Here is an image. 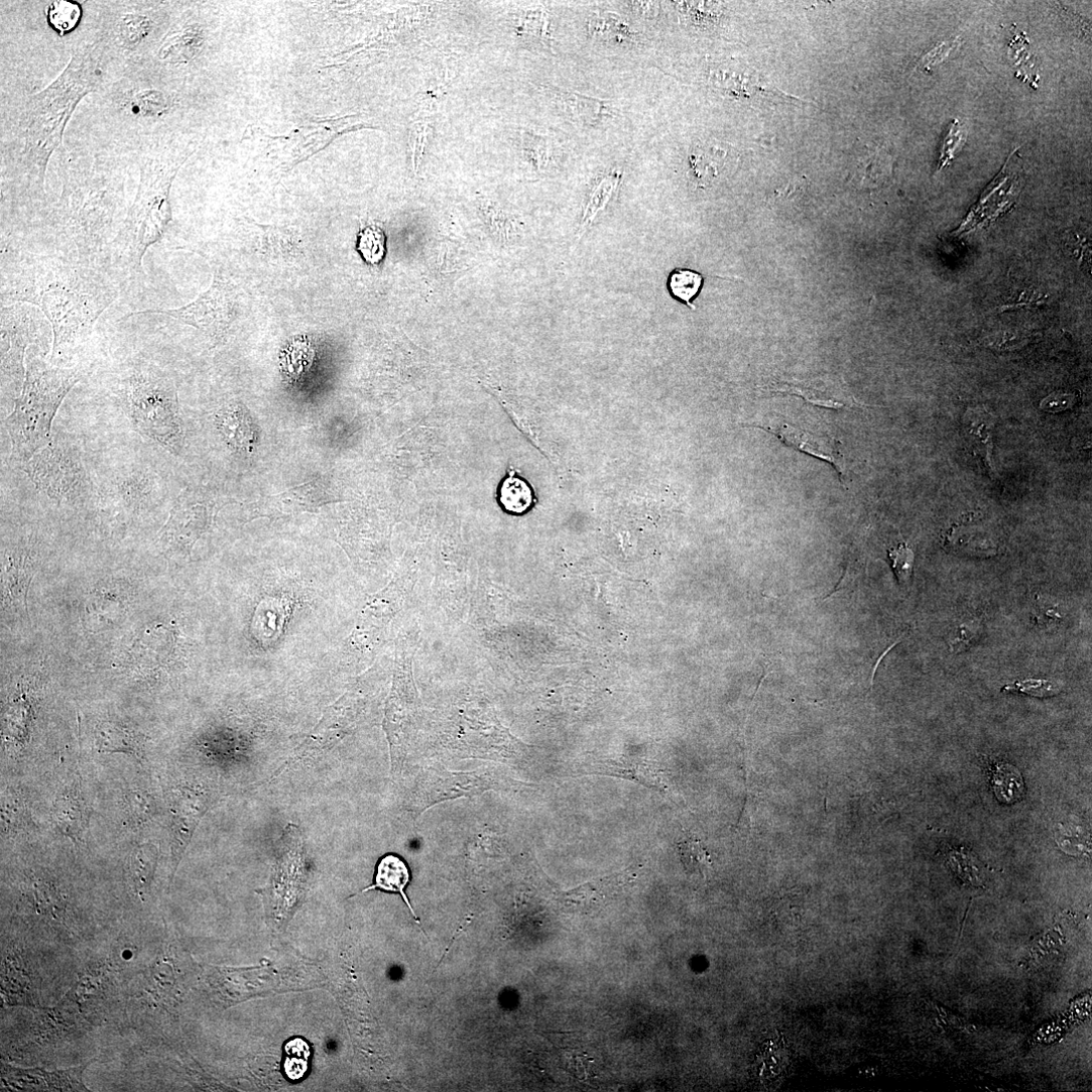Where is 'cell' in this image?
<instances>
[{
    "instance_id": "ee69618b",
    "label": "cell",
    "mask_w": 1092,
    "mask_h": 1092,
    "mask_svg": "<svg viewBox=\"0 0 1092 1092\" xmlns=\"http://www.w3.org/2000/svg\"><path fill=\"white\" fill-rule=\"evenodd\" d=\"M1023 343L1021 336L1014 333H999L998 335L991 336L988 340V345L998 349H1010V347H1016Z\"/></svg>"
},
{
    "instance_id": "74e56055",
    "label": "cell",
    "mask_w": 1092,
    "mask_h": 1092,
    "mask_svg": "<svg viewBox=\"0 0 1092 1092\" xmlns=\"http://www.w3.org/2000/svg\"><path fill=\"white\" fill-rule=\"evenodd\" d=\"M88 1065L89 1063L73 1069L56 1071L52 1073L42 1071V1073L45 1077V1081L47 1082L49 1090L88 1091V1089L82 1082V1074Z\"/></svg>"
},
{
    "instance_id": "484cf974",
    "label": "cell",
    "mask_w": 1092,
    "mask_h": 1092,
    "mask_svg": "<svg viewBox=\"0 0 1092 1092\" xmlns=\"http://www.w3.org/2000/svg\"><path fill=\"white\" fill-rule=\"evenodd\" d=\"M158 847L152 843L135 848L130 858V875L134 889L144 895L150 889L158 865Z\"/></svg>"
},
{
    "instance_id": "f546056e",
    "label": "cell",
    "mask_w": 1092,
    "mask_h": 1092,
    "mask_svg": "<svg viewBox=\"0 0 1092 1092\" xmlns=\"http://www.w3.org/2000/svg\"><path fill=\"white\" fill-rule=\"evenodd\" d=\"M46 16L50 27L60 36H65L79 25L82 9L78 3L58 0L48 7Z\"/></svg>"
},
{
    "instance_id": "ac0fdd59",
    "label": "cell",
    "mask_w": 1092,
    "mask_h": 1092,
    "mask_svg": "<svg viewBox=\"0 0 1092 1092\" xmlns=\"http://www.w3.org/2000/svg\"><path fill=\"white\" fill-rule=\"evenodd\" d=\"M223 441L235 451H251L258 442V429L248 409L240 403L223 406L216 415Z\"/></svg>"
},
{
    "instance_id": "d590c367",
    "label": "cell",
    "mask_w": 1092,
    "mask_h": 1092,
    "mask_svg": "<svg viewBox=\"0 0 1092 1092\" xmlns=\"http://www.w3.org/2000/svg\"><path fill=\"white\" fill-rule=\"evenodd\" d=\"M968 136L967 126L954 119L941 145L939 170L949 167L964 147Z\"/></svg>"
},
{
    "instance_id": "7a4b0ae2",
    "label": "cell",
    "mask_w": 1092,
    "mask_h": 1092,
    "mask_svg": "<svg viewBox=\"0 0 1092 1092\" xmlns=\"http://www.w3.org/2000/svg\"><path fill=\"white\" fill-rule=\"evenodd\" d=\"M101 55L91 44L80 46L63 72L22 106L19 140L32 186L43 190L48 162L60 146L79 101L100 81Z\"/></svg>"
},
{
    "instance_id": "60d3db41",
    "label": "cell",
    "mask_w": 1092,
    "mask_h": 1092,
    "mask_svg": "<svg viewBox=\"0 0 1092 1092\" xmlns=\"http://www.w3.org/2000/svg\"><path fill=\"white\" fill-rule=\"evenodd\" d=\"M959 45V39L938 44L922 57L919 68L924 71L932 70L934 67L943 63Z\"/></svg>"
},
{
    "instance_id": "d6a6232c",
    "label": "cell",
    "mask_w": 1092,
    "mask_h": 1092,
    "mask_svg": "<svg viewBox=\"0 0 1092 1092\" xmlns=\"http://www.w3.org/2000/svg\"><path fill=\"white\" fill-rule=\"evenodd\" d=\"M994 785L996 794L1002 802L1017 801L1024 794L1023 778L1011 765L1003 764L998 767L994 776Z\"/></svg>"
},
{
    "instance_id": "44dd1931",
    "label": "cell",
    "mask_w": 1092,
    "mask_h": 1092,
    "mask_svg": "<svg viewBox=\"0 0 1092 1092\" xmlns=\"http://www.w3.org/2000/svg\"><path fill=\"white\" fill-rule=\"evenodd\" d=\"M410 880L411 876L409 868L405 861H403L400 857L396 855L389 854L383 857L377 866L375 883L372 886L362 890V893L375 889H380L386 892L400 894L404 902L410 909L411 914L413 915L414 920L418 925H420L417 915L415 914L405 891L406 887L410 883Z\"/></svg>"
},
{
    "instance_id": "603a6c76",
    "label": "cell",
    "mask_w": 1092,
    "mask_h": 1092,
    "mask_svg": "<svg viewBox=\"0 0 1092 1092\" xmlns=\"http://www.w3.org/2000/svg\"><path fill=\"white\" fill-rule=\"evenodd\" d=\"M35 566L36 556L30 547L18 545L7 550L3 559L6 586L10 590H27Z\"/></svg>"
},
{
    "instance_id": "b9f144b4",
    "label": "cell",
    "mask_w": 1092,
    "mask_h": 1092,
    "mask_svg": "<svg viewBox=\"0 0 1092 1092\" xmlns=\"http://www.w3.org/2000/svg\"><path fill=\"white\" fill-rule=\"evenodd\" d=\"M1009 691H1020L1035 697L1053 696L1059 693V689L1052 683L1044 680H1025L1006 687Z\"/></svg>"
},
{
    "instance_id": "7402d4cb",
    "label": "cell",
    "mask_w": 1092,
    "mask_h": 1092,
    "mask_svg": "<svg viewBox=\"0 0 1092 1092\" xmlns=\"http://www.w3.org/2000/svg\"><path fill=\"white\" fill-rule=\"evenodd\" d=\"M53 821L57 829L72 840L82 837L88 821V810L76 791H70L56 801Z\"/></svg>"
},
{
    "instance_id": "836d02e7",
    "label": "cell",
    "mask_w": 1092,
    "mask_h": 1092,
    "mask_svg": "<svg viewBox=\"0 0 1092 1092\" xmlns=\"http://www.w3.org/2000/svg\"><path fill=\"white\" fill-rule=\"evenodd\" d=\"M682 863L688 871L705 876L712 866L711 856L702 843L695 838H687L678 843Z\"/></svg>"
},
{
    "instance_id": "6da1fadb",
    "label": "cell",
    "mask_w": 1092,
    "mask_h": 1092,
    "mask_svg": "<svg viewBox=\"0 0 1092 1092\" xmlns=\"http://www.w3.org/2000/svg\"><path fill=\"white\" fill-rule=\"evenodd\" d=\"M117 297L116 284L107 272L76 257H13L2 251V306L39 308L53 331L52 361L82 346Z\"/></svg>"
},
{
    "instance_id": "4fadbf2b",
    "label": "cell",
    "mask_w": 1092,
    "mask_h": 1092,
    "mask_svg": "<svg viewBox=\"0 0 1092 1092\" xmlns=\"http://www.w3.org/2000/svg\"><path fill=\"white\" fill-rule=\"evenodd\" d=\"M212 804L204 791L184 787L177 790L171 804V880L183 859L202 817Z\"/></svg>"
},
{
    "instance_id": "8fae6325",
    "label": "cell",
    "mask_w": 1092,
    "mask_h": 1092,
    "mask_svg": "<svg viewBox=\"0 0 1092 1092\" xmlns=\"http://www.w3.org/2000/svg\"><path fill=\"white\" fill-rule=\"evenodd\" d=\"M158 482L149 471L121 472L106 480L98 493L100 509L107 516H134L159 499Z\"/></svg>"
},
{
    "instance_id": "83f0119b",
    "label": "cell",
    "mask_w": 1092,
    "mask_h": 1092,
    "mask_svg": "<svg viewBox=\"0 0 1092 1092\" xmlns=\"http://www.w3.org/2000/svg\"><path fill=\"white\" fill-rule=\"evenodd\" d=\"M95 745L99 753L135 754L137 740L126 727L112 722H104L96 728Z\"/></svg>"
},
{
    "instance_id": "1f68e13d",
    "label": "cell",
    "mask_w": 1092,
    "mask_h": 1092,
    "mask_svg": "<svg viewBox=\"0 0 1092 1092\" xmlns=\"http://www.w3.org/2000/svg\"><path fill=\"white\" fill-rule=\"evenodd\" d=\"M532 501L531 489L523 479L513 474L505 479L501 489V502L508 511L523 513L530 508Z\"/></svg>"
},
{
    "instance_id": "30bf717a",
    "label": "cell",
    "mask_w": 1092,
    "mask_h": 1092,
    "mask_svg": "<svg viewBox=\"0 0 1092 1092\" xmlns=\"http://www.w3.org/2000/svg\"><path fill=\"white\" fill-rule=\"evenodd\" d=\"M215 503L202 490H186L176 500L161 531L160 542L171 558H189L196 542L213 525Z\"/></svg>"
},
{
    "instance_id": "ab89813d",
    "label": "cell",
    "mask_w": 1092,
    "mask_h": 1092,
    "mask_svg": "<svg viewBox=\"0 0 1092 1092\" xmlns=\"http://www.w3.org/2000/svg\"><path fill=\"white\" fill-rule=\"evenodd\" d=\"M888 556L898 581L901 584H908L915 567L914 551L907 543L903 542L898 547L889 550Z\"/></svg>"
},
{
    "instance_id": "e0dca14e",
    "label": "cell",
    "mask_w": 1092,
    "mask_h": 1092,
    "mask_svg": "<svg viewBox=\"0 0 1092 1092\" xmlns=\"http://www.w3.org/2000/svg\"><path fill=\"white\" fill-rule=\"evenodd\" d=\"M710 81L724 95L735 99H767L792 103L810 104L804 100L786 94L771 85L757 79L756 76L735 71H712Z\"/></svg>"
},
{
    "instance_id": "7c38bea8",
    "label": "cell",
    "mask_w": 1092,
    "mask_h": 1092,
    "mask_svg": "<svg viewBox=\"0 0 1092 1092\" xmlns=\"http://www.w3.org/2000/svg\"><path fill=\"white\" fill-rule=\"evenodd\" d=\"M353 695L348 692L325 709L318 724L280 768L274 779H277L298 762L318 757L330 751L350 732L353 726Z\"/></svg>"
},
{
    "instance_id": "9c48e42d",
    "label": "cell",
    "mask_w": 1092,
    "mask_h": 1092,
    "mask_svg": "<svg viewBox=\"0 0 1092 1092\" xmlns=\"http://www.w3.org/2000/svg\"><path fill=\"white\" fill-rule=\"evenodd\" d=\"M24 470L40 491L58 502L75 501L89 487L77 454L53 441L26 461Z\"/></svg>"
},
{
    "instance_id": "3957f363",
    "label": "cell",
    "mask_w": 1092,
    "mask_h": 1092,
    "mask_svg": "<svg viewBox=\"0 0 1092 1092\" xmlns=\"http://www.w3.org/2000/svg\"><path fill=\"white\" fill-rule=\"evenodd\" d=\"M123 186L102 176L67 180L55 213V224L83 264L105 271L107 255L124 220Z\"/></svg>"
},
{
    "instance_id": "ba28073f",
    "label": "cell",
    "mask_w": 1092,
    "mask_h": 1092,
    "mask_svg": "<svg viewBox=\"0 0 1092 1092\" xmlns=\"http://www.w3.org/2000/svg\"><path fill=\"white\" fill-rule=\"evenodd\" d=\"M161 314L194 327L214 344L223 342L238 314L234 284L220 271L214 273L210 288L191 304L170 310H147L131 314Z\"/></svg>"
},
{
    "instance_id": "8992f818",
    "label": "cell",
    "mask_w": 1092,
    "mask_h": 1092,
    "mask_svg": "<svg viewBox=\"0 0 1092 1092\" xmlns=\"http://www.w3.org/2000/svg\"><path fill=\"white\" fill-rule=\"evenodd\" d=\"M118 396L135 429L165 449L179 452L184 429L173 381L154 364L138 361L121 376Z\"/></svg>"
},
{
    "instance_id": "5bb4252c",
    "label": "cell",
    "mask_w": 1092,
    "mask_h": 1092,
    "mask_svg": "<svg viewBox=\"0 0 1092 1092\" xmlns=\"http://www.w3.org/2000/svg\"><path fill=\"white\" fill-rule=\"evenodd\" d=\"M762 391L797 396L811 405L833 410L860 406L852 393L848 391L843 379L832 376L803 381H775L763 387Z\"/></svg>"
},
{
    "instance_id": "d6986e66",
    "label": "cell",
    "mask_w": 1092,
    "mask_h": 1092,
    "mask_svg": "<svg viewBox=\"0 0 1092 1092\" xmlns=\"http://www.w3.org/2000/svg\"><path fill=\"white\" fill-rule=\"evenodd\" d=\"M623 179V172L614 169L601 175L592 187L579 228V240L592 228L599 216L615 200Z\"/></svg>"
},
{
    "instance_id": "4316f807",
    "label": "cell",
    "mask_w": 1092,
    "mask_h": 1092,
    "mask_svg": "<svg viewBox=\"0 0 1092 1092\" xmlns=\"http://www.w3.org/2000/svg\"><path fill=\"white\" fill-rule=\"evenodd\" d=\"M123 104L131 114L144 118L159 117L169 108L167 96L153 87H138L129 91Z\"/></svg>"
},
{
    "instance_id": "f35d334b",
    "label": "cell",
    "mask_w": 1092,
    "mask_h": 1092,
    "mask_svg": "<svg viewBox=\"0 0 1092 1092\" xmlns=\"http://www.w3.org/2000/svg\"><path fill=\"white\" fill-rule=\"evenodd\" d=\"M285 1050L287 1054L285 1063L287 1075L293 1080L302 1078L308 1069L310 1056L308 1044L301 1039H296L288 1043Z\"/></svg>"
},
{
    "instance_id": "7bdbcfd3",
    "label": "cell",
    "mask_w": 1092,
    "mask_h": 1092,
    "mask_svg": "<svg viewBox=\"0 0 1092 1092\" xmlns=\"http://www.w3.org/2000/svg\"><path fill=\"white\" fill-rule=\"evenodd\" d=\"M1075 402V397L1070 394H1054L1047 397L1041 403V408L1049 412H1060L1071 408Z\"/></svg>"
},
{
    "instance_id": "f1b7e54d",
    "label": "cell",
    "mask_w": 1092,
    "mask_h": 1092,
    "mask_svg": "<svg viewBox=\"0 0 1092 1092\" xmlns=\"http://www.w3.org/2000/svg\"><path fill=\"white\" fill-rule=\"evenodd\" d=\"M703 283L704 278L700 273L687 269H677L670 274L667 285L670 294L675 299L695 311L696 307L693 306V300L701 292Z\"/></svg>"
},
{
    "instance_id": "277c9868",
    "label": "cell",
    "mask_w": 1092,
    "mask_h": 1092,
    "mask_svg": "<svg viewBox=\"0 0 1092 1092\" xmlns=\"http://www.w3.org/2000/svg\"><path fill=\"white\" fill-rule=\"evenodd\" d=\"M177 169L175 162L159 155L141 164L136 198L108 251L107 273L108 267L126 277L143 271L145 254L163 238L172 220L169 195Z\"/></svg>"
},
{
    "instance_id": "d4e9b609",
    "label": "cell",
    "mask_w": 1092,
    "mask_h": 1092,
    "mask_svg": "<svg viewBox=\"0 0 1092 1092\" xmlns=\"http://www.w3.org/2000/svg\"><path fill=\"white\" fill-rule=\"evenodd\" d=\"M267 232L257 248L261 256L273 262L282 263H292L304 257V248L298 238L291 234L278 233L279 231L273 229Z\"/></svg>"
},
{
    "instance_id": "ffe728a7",
    "label": "cell",
    "mask_w": 1092,
    "mask_h": 1092,
    "mask_svg": "<svg viewBox=\"0 0 1092 1092\" xmlns=\"http://www.w3.org/2000/svg\"><path fill=\"white\" fill-rule=\"evenodd\" d=\"M150 11H130L120 16L116 24V36L121 46L134 51L155 37L159 22Z\"/></svg>"
},
{
    "instance_id": "4dcf8cb0",
    "label": "cell",
    "mask_w": 1092,
    "mask_h": 1092,
    "mask_svg": "<svg viewBox=\"0 0 1092 1092\" xmlns=\"http://www.w3.org/2000/svg\"><path fill=\"white\" fill-rule=\"evenodd\" d=\"M891 157L883 150L869 151L857 165L856 177L863 185L879 184L891 173Z\"/></svg>"
},
{
    "instance_id": "8d00e7d4",
    "label": "cell",
    "mask_w": 1092,
    "mask_h": 1092,
    "mask_svg": "<svg viewBox=\"0 0 1092 1092\" xmlns=\"http://www.w3.org/2000/svg\"><path fill=\"white\" fill-rule=\"evenodd\" d=\"M126 811L129 819L136 825H142L156 813L153 797L144 791H131L126 795Z\"/></svg>"
},
{
    "instance_id": "cb8c5ba5",
    "label": "cell",
    "mask_w": 1092,
    "mask_h": 1092,
    "mask_svg": "<svg viewBox=\"0 0 1092 1092\" xmlns=\"http://www.w3.org/2000/svg\"><path fill=\"white\" fill-rule=\"evenodd\" d=\"M634 879L635 874L632 870H627L594 880L577 889L576 892L581 899L584 898V901L590 904V907L598 906L622 894Z\"/></svg>"
},
{
    "instance_id": "5b68a950",
    "label": "cell",
    "mask_w": 1092,
    "mask_h": 1092,
    "mask_svg": "<svg viewBox=\"0 0 1092 1092\" xmlns=\"http://www.w3.org/2000/svg\"><path fill=\"white\" fill-rule=\"evenodd\" d=\"M80 379L76 368L54 367L35 356L28 359L22 393L6 420L13 450L22 461H28L52 442L53 419Z\"/></svg>"
},
{
    "instance_id": "2e32d148",
    "label": "cell",
    "mask_w": 1092,
    "mask_h": 1092,
    "mask_svg": "<svg viewBox=\"0 0 1092 1092\" xmlns=\"http://www.w3.org/2000/svg\"><path fill=\"white\" fill-rule=\"evenodd\" d=\"M582 775H597L628 780L664 792L669 787L660 763L645 759L622 758L590 761Z\"/></svg>"
},
{
    "instance_id": "9a60e30c",
    "label": "cell",
    "mask_w": 1092,
    "mask_h": 1092,
    "mask_svg": "<svg viewBox=\"0 0 1092 1092\" xmlns=\"http://www.w3.org/2000/svg\"><path fill=\"white\" fill-rule=\"evenodd\" d=\"M762 429L776 435L789 447L830 463L836 469L841 482H845V456L840 442L835 438L808 432L788 423L775 428L762 427Z\"/></svg>"
},
{
    "instance_id": "e575fe53",
    "label": "cell",
    "mask_w": 1092,
    "mask_h": 1092,
    "mask_svg": "<svg viewBox=\"0 0 1092 1092\" xmlns=\"http://www.w3.org/2000/svg\"><path fill=\"white\" fill-rule=\"evenodd\" d=\"M592 35L598 38L625 42L634 38L635 33L622 18L613 14L598 16L590 22Z\"/></svg>"
},
{
    "instance_id": "52a82bcc",
    "label": "cell",
    "mask_w": 1092,
    "mask_h": 1092,
    "mask_svg": "<svg viewBox=\"0 0 1092 1092\" xmlns=\"http://www.w3.org/2000/svg\"><path fill=\"white\" fill-rule=\"evenodd\" d=\"M3 394L21 395L26 380L27 348L46 331L38 311L28 304L2 306L0 310Z\"/></svg>"
}]
</instances>
